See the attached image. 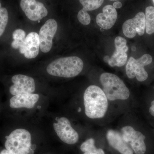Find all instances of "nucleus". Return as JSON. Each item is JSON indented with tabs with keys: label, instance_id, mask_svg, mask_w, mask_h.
I'll use <instances>...</instances> for the list:
<instances>
[{
	"label": "nucleus",
	"instance_id": "f257e3e1",
	"mask_svg": "<svg viewBox=\"0 0 154 154\" xmlns=\"http://www.w3.org/2000/svg\"><path fill=\"white\" fill-rule=\"evenodd\" d=\"M83 100L85 114L88 118L100 119L106 115L109 101L102 89L98 86H89L84 93Z\"/></svg>",
	"mask_w": 154,
	"mask_h": 154
},
{
	"label": "nucleus",
	"instance_id": "f03ea898",
	"mask_svg": "<svg viewBox=\"0 0 154 154\" xmlns=\"http://www.w3.org/2000/svg\"><path fill=\"white\" fill-rule=\"evenodd\" d=\"M83 68L84 62L80 58L71 56L57 59L49 64L46 71L53 76L71 78L79 74Z\"/></svg>",
	"mask_w": 154,
	"mask_h": 154
},
{
	"label": "nucleus",
	"instance_id": "7ed1b4c3",
	"mask_svg": "<svg viewBox=\"0 0 154 154\" xmlns=\"http://www.w3.org/2000/svg\"><path fill=\"white\" fill-rule=\"evenodd\" d=\"M99 80L108 101H124L129 99L130 91L118 76L111 73H103Z\"/></svg>",
	"mask_w": 154,
	"mask_h": 154
},
{
	"label": "nucleus",
	"instance_id": "20e7f679",
	"mask_svg": "<svg viewBox=\"0 0 154 154\" xmlns=\"http://www.w3.org/2000/svg\"><path fill=\"white\" fill-rule=\"evenodd\" d=\"M31 146V134L28 131L23 128L13 131L5 143L6 149L13 154H28Z\"/></svg>",
	"mask_w": 154,
	"mask_h": 154
},
{
	"label": "nucleus",
	"instance_id": "39448f33",
	"mask_svg": "<svg viewBox=\"0 0 154 154\" xmlns=\"http://www.w3.org/2000/svg\"><path fill=\"white\" fill-rule=\"evenodd\" d=\"M152 58L149 54H145L138 59L130 57L128 61L125 68L127 75L129 79L136 78L140 82L146 81L148 77L145 66L152 62Z\"/></svg>",
	"mask_w": 154,
	"mask_h": 154
},
{
	"label": "nucleus",
	"instance_id": "423d86ee",
	"mask_svg": "<svg viewBox=\"0 0 154 154\" xmlns=\"http://www.w3.org/2000/svg\"><path fill=\"white\" fill-rule=\"evenodd\" d=\"M121 134L123 139L130 146L135 154H145L146 136L142 133L136 130L131 125H126L121 128Z\"/></svg>",
	"mask_w": 154,
	"mask_h": 154
},
{
	"label": "nucleus",
	"instance_id": "0eeeda50",
	"mask_svg": "<svg viewBox=\"0 0 154 154\" xmlns=\"http://www.w3.org/2000/svg\"><path fill=\"white\" fill-rule=\"evenodd\" d=\"M53 127L57 136L62 141L69 145H74L79 140V133L72 126L68 119L61 117L54 123Z\"/></svg>",
	"mask_w": 154,
	"mask_h": 154
},
{
	"label": "nucleus",
	"instance_id": "6e6552de",
	"mask_svg": "<svg viewBox=\"0 0 154 154\" xmlns=\"http://www.w3.org/2000/svg\"><path fill=\"white\" fill-rule=\"evenodd\" d=\"M57 23L54 19H49L41 27L38 35L40 48L43 53L49 52L53 45V38L57 31Z\"/></svg>",
	"mask_w": 154,
	"mask_h": 154
},
{
	"label": "nucleus",
	"instance_id": "1a4fd4ad",
	"mask_svg": "<svg viewBox=\"0 0 154 154\" xmlns=\"http://www.w3.org/2000/svg\"><path fill=\"white\" fill-rule=\"evenodd\" d=\"M146 26L145 15L143 12L137 13L133 19H128L122 25V30L125 36L133 38L137 33L143 36L145 33Z\"/></svg>",
	"mask_w": 154,
	"mask_h": 154
},
{
	"label": "nucleus",
	"instance_id": "9d476101",
	"mask_svg": "<svg viewBox=\"0 0 154 154\" xmlns=\"http://www.w3.org/2000/svg\"><path fill=\"white\" fill-rule=\"evenodd\" d=\"M12 82L13 85L10 87V92L13 96L35 92V81L32 77L21 74L15 75L12 77Z\"/></svg>",
	"mask_w": 154,
	"mask_h": 154
},
{
	"label": "nucleus",
	"instance_id": "9b49d317",
	"mask_svg": "<svg viewBox=\"0 0 154 154\" xmlns=\"http://www.w3.org/2000/svg\"><path fill=\"white\" fill-rule=\"evenodd\" d=\"M20 6L27 18L31 21H39L48 14L44 5L36 0H21Z\"/></svg>",
	"mask_w": 154,
	"mask_h": 154
},
{
	"label": "nucleus",
	"instance_id": "f8f14e48",
	"mask_svg": "<svg viewBox=\"0 0 154 154\" xmlns=\"http://www.w3.org/2000/svg\"><path fill=\"white\" fill-rule=\"evenodd\" d=\"M116 50L112 56L109 58L107 63L111 67H121L126 63L128 56L127 52L128 48L127 41L121 36H117L114 40Z\"/></svg>",
	"mask_w": 154,
	"mask_h": 154
},
{
	"label": "nucleus",
	"instance_id": "ddd939ff",
	"mask_svg": "<svg viewBox=\"0 0 154 154\" xmlns=\"http://www.w3.org/2000/svg\"><path fill=\"white\" fill-rule=\"evenodd\" d=\"M106 138L110 146L120 154H134L132 149L123 139L121 133L109 130L106 134Z\"/></svg>",
	"mask_w": 154,
	"mask_h": 154
},
{
	"label": "nucleus",
	"instance_id": "4468645a",
	"mask_svg": "<svg viewBox=\"0 0 154 154\" xmlns=\"http://www.w3.org/2000/svg\"><path fill=\"white\" fill-rule=\"evenodd\" d=\"M117 18L116 9L111 5H107L102 9L96 18V22L100 28L108 30L113 27Z\"/></svg>",
	"mask_w": 154,
	"mask_h": 154
},
{
	"label": "nucleus",
	"instance_id": "2eb2a0df",
	"mask_svg": "<svg viewBox=\"0 0 154 154\" xmlns=\"http://www.w3.org/2000/svg\"><path fill=\"white\" fill-rule=\"evenodd\" d=\"M39 96L38 94H25L14 96L10 100V106L14 109L33 108L38 102Z\"/></svg>",
	"mask_w": 154,
	"mask_h": 154
},
{
	"label": "nucleus",
	"instance_id": "dca6fc26",
	"mask_svg": "<svg viewBox=\"0 0 154 154\" xmlns=\"http://www.w3.org/2000/svg\"><path fill=\"white\" fill-rule=\"evenodd\" d=\"M40 43L38 33L32 32L29 33L26 38V48L24 56L28 59H33L38 55Z\"/></svg>",
	"mask_w": 154,
	"mask_h": 154
},
{
	"label": "nucleus",
	"instance_id": "f3484780",
	"mask_svg": "<svg viewBox=\"0 0 154 154\" xmlns=\"http://www.w3.org/2000/svg\"><path fill=\"white\" fill-rule=\"evenodd\" d=\"M146 33L148 34L154 33V8L147 7L145 11Z\"/></svg>",
	"mask_w": 154,
	"mask_h": 154
},
{
	"label": "nucleus",
	"instance_id": "a211bd4d",
	"mask_svg": "<svg viewBox=\"0 0 154 154\" xmlns=\"http://www.w3.org/2000/svg\"><path fill=\"white\" fill-rule=\"evenodd\" d=\"M86 11H92L100 8L104 0H79Z\"/></svg>",
	"mask_w": 154,
	"mask_h": 154
},
{
	"label": "nucleus",
	"instance_id": "6ab92c4d",
	"mask_svg": "<svg viewBox=\"0 0 154 154\" xmlns=\"http://www.w3.org/2000/svg\"><path fill=\"white\" fill-rule=\"evenodd\" d=\"M98 149L95 146V140L92 138L85 141L80 146V149L83 152H91L97 154Z\"/></svg>",
	"mask_w": 154,
	"mask_h": 154
},
{
	"label": "nucleus",
	"instance_id": "aec40b11",
	"mask_svg": "<svg viewBox=\"0 0 154 154\" xmlns=\"http://www.w3.org/2000/svg\"><path fill=\"white\" fill-rule=\"evenodd\" d=\"M8 13L5 8L0 9V37L5 32L8 21Z\"/></svg>",
	"mask_w": 154,
	"mask_h": 154
},
{
	"label": "nucleus",
	"instance_id": "412c9836",
	"mask_svg": "<svg viewBox=\"0 0 154 154\" xmlns=\"http://www.w3.org/2000/svg\"><path fill=\"white\" fill-rule=\"evenodd\" d=\"M78 19L80 23L83 25H87L91 23V18L87 11L82 9L78 14Z\"/></svg>",
	"mask_w": 154,
	"mask_h": 154
},
{
	"label": "nucleus",
	"instance_id": "4be33fe9",
	"mask_svg": "<svg viewBox=\"0 0 154 154\" xmlns=\"http://www.w3.org/2000/svg\"><path fill=\"white\" fill-rule=\"evenodd\" d=\"M11 46L14 49H19L22 54H24L26 48V39L25 40H14L11 43Z\"/></svg>",
	"mask_w": 154,
	"mask_h": 154
},
{
	"label": "nucleus",
	"instance_id": "5701e85b",
	"mask_svg": "<svg viewBox=\"0 0 154 154\" xmlns=\"http://www.w3.org/2000/svg\"><path fill=\"white\" fill-rule=\"evenodd\" d=\"M26 33L22 29H17L13 33V38L14 40H25L26 39Z\"/></svg>",
	"mask_w": 154,
	"mask_h": 154
},
{
	"label": "nucleus",
	"instance_id": "b1692460",
	"mask_svg": "<svg viewBox=\"0 0 154 154\" xmlns=\"http://www.w3.org/2000/svg\"><path fill=\"white\" fill-rule=\"evenodd\" d=\"M149 112L152 116L154 117V100L151 102V106L149 108Z\"/></svg>",
	"mask_w": 154,
	"mask_h": 154
},
{
	"label": "nucleus",
	"instance_id": "393cba45",
	"mask_svg": "<svg viewBox=\"0 0 154 154\" xmlns=\"http://www.w3.org/2000/svg\"><path fill=\"white\" fill-rule=\"evenodd\" d=\"M113 6L115 8L119 9L122 7V4L119 2H116L113 3Z\"/></svg>",
	"mask_w": 154,
	"mask_h": 154
},
{
	"label": "nucleus",
	"instance_id": "a878e982",
	"mask_svg": "<svg viewBox=\"0 0 154 154\" xmlns=\"http://www.w3.org/2000/svg\"><path fill=\"white\" fill-rule=\"evenodd\" d=\"M0 154H13L11 152H9L8 150L6 149H3L0 152Z\"/></svg>",
	"mask_w": 154,
	"mask_h": 154
},
{
	"label": "nucleus",
	"instance_id": "bb28decb",
	"mask_svg": "<svg viewBox=\"0 0 154 154\" xmlns=\"http://www.w3.org/2000/svg\"><path fill=\"white\" fill-rule=\"evenodd\" d=\"M83 154H96V153L94 152H84Z\"/></svg>",
	"mask_w": 154,
	"mask_h": 154
},
{
	"label": "nucleus",
	"instance_id": "cd10ccee",
	"mask_svg": "<svg viewBox=\"0 0 154 154\" xmlns=\"http://www.w3.org/2000/svg\"><path fill=\"white\" fill-rule=\"evenodd\" d=\"M131 49H132V50L133 51H135L136 50V48L135 47H132V48H131Z\"/></svg>",
	"mask_w": 154,
	"mask_h": 154
},
{
	"label": "nucleus",
	"instance_id": "c85d7f7f",
	"mask_svg": "<svg viewBox=\"0 0 154 154\" xmlns=\"http://www.w3.org/2000/svg\"><path fill=\"white\" fill-rule=\"evenodd\" d=\"M110 1H112V2H115V1L117 2V1H119V0H110Z\"/></svg>",
	"mask_w": 154,
	"mask_h": 154
},
{
	"label": "nucleus",
	"instance_id": "c756f323",
	"mask_svg": "<svg viewBox=\"0 0 154 154\" xmlns=\"http://www.w3.org/2000/svg\"><path fill=\"white\" fill-rule=\"evenodd\" d=\"M100 30H101V31H104V29H103V28H101V29H100Z\"/></svg>",
	"mask_w": 154,
	"mask_h": 154
},
{
	"label": "nucleus",
	"instance_id": "7c9ffc66",
	"mask_svg": "<svg viewBox=\"0 0 154 154\" xmlns=\"http://www.w3.org/2000/svg\"><path fill=\"white\" fill-rule=\"evenodd\" d=\"M1 6H2V5H1V1H0V9L1 8Z\"/></svg>",
	"mask_w": 154,
	"mask_h": 154
},
{
	"label": "nucleus",
	"instance_id": "2f4dec72",
	"mask_svg": "<svg viewBox=\"0 0 154 154\" xmlns=\"http://www.w3.org/2000/svg\"><path fill=\"white\" fill-rule=\"evenodd\" d=\"M152 1L153 3V4L154 5V0H152Z\"/></svg>",
	"mask_w": 154,
	"mask_h": 154
}]
</instances>
